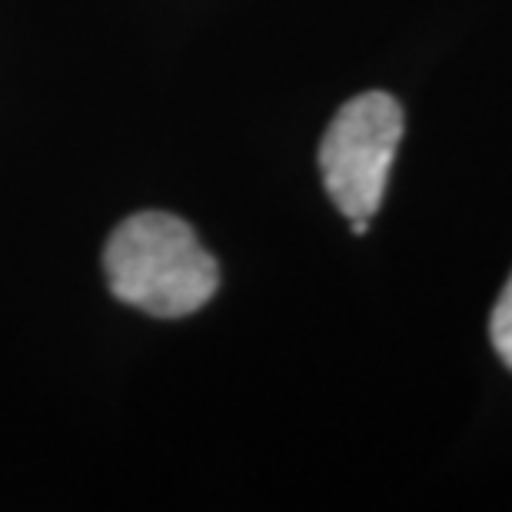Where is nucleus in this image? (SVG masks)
Returning a JSON list of instances; mask_svg holds the SVG:
<instances>
[{
	"label": "nucleus",
	"mask_w": 512,
	"mask_h": 512,
	"mask_svg": "<svg viewBox=\"0 0 512 512\" xmlns=\"http://www.w3.org/2000/svg\"><path fill=\"white\" fill-rule=\"evenodd\" d=\"M104 276L120 303L160 320L197 313L220 286L217 260L193 227L163 210L133 213L110 233Z\"/></svg>",
	"instance_id": "nucleus-1"
},
{
	"label": "nucleus",
	"mask_w": 512,
	"mask_h": 512,
	"mask_svg": "<svg viewBox=\"0 0 512 512\" xmlns=\"http://www.w3.org/2000/svg\"><path fill=\"white\" fill-rule=\"evenodd\" d=\"M399 137L403 110L380 90L353 97L336 110L320 143V170L326 193L346 220H370L380 210Z\"/></svg>",
	"instance_id": "nucleus-2"
},
{
	"label": "nucleus",
	"mask_w": 512,
	"mask_h": 512,
	"mask_svg": "<svg viewBox=\"0 0 512 512\" xmlns=\"http://www.w3.org/2000/svg\"><path fill=\"white\" fill-rule=\"evenodd\" d=\"M489 336H493L496 353L503 356V363L512 370V276H509L503 296H499L493 320H489Z\"/></svg>",
	"instance_id": "nucleus-3"
}]
</instances>
